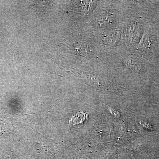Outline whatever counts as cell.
<instances>
[{
    "instance_id": "1",
    "label": "cell",
    "mask_w": 159,
    "mask_h": 159,
    "mask_svg": "<svg viewBox=\"0 0 159 159\" xmlns=\"http://www.w3.org/2000/svg\"><path fill=\"white\" fill-rule=\"evenodd\" d=\"M125 66L132 70L138 72L139 70V64L134 58L128 57L124 61Z\"/></svg>"
},
{
    "instance_id": "2",
    "label": "cell",
    "mask_w": 159,
    "mask_h": 159,
    "mask_svg": "<svg viewBox=\"0 0 159 159\" xmlns=\"http://www.w3.org/2000/svg\"><path fill=\"white\" fill-rule=\"evenodd\" d=\"M113 16V15L111 14L110 13L109 14L102 15L101 16V23L110 22L111 20V17Z\"/></svg>"
}]
</instances>
